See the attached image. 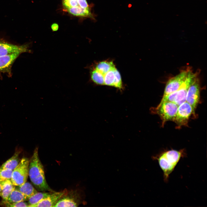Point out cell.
<instances>
[{"mask_svg":"<svg viewBox=\"0 0 207 207\" xmlns=\"http://www.w3.org/2000/svg\"><path fill=\"white\" fill-rule=\"evenodd\" d=\"M38 150V147H36L29 160L28 175L32 182L38 190L54 192L47 182L43 167L39 156Z\"/></svg>","mask_w":207,"mask_h":207,"instance_id":"6da1fadb","label":"cell"},{"mask_svg":"<svg viewBox=\"0 0 207 207\" xmlns=\"http://www.w3.org/2000/svg\"><path fill=\"white\" fill-rule=\"evenodd\" d=\"M184 150H172L164 152L157 158L163 172L164 179L167 181L169 175L174 170L180 159L185 156Z\"/></svg>","mask_w":207,"mask_h":207,"instance_id":"7a4b0ae2","label":"cell"},{"mask_svg":"<svg viewBox=\"0 0 207 207\" xmlns=\"http://www.w3.org/2000/svg\"><path fill=\"white\" fill-rule=\"evenodd\" d=\"M29 162L28 158L23 157L13 170L11 181L15 186L20 185L27 181L28 176Z\"/></svg>","mask_w":207,"mask_h":207,"instance_id":"3957f363","label":"cell"},{"mask_svg":"<svg viewBox=\"0 0 207 207\" xmlns=\"http://www.w3.org/2000/svg\"><path fill=\"white\" fill-rule=\"evenodd\" d=\"M178 106L174 102H166L160 103L155 108V112L160 117L163 126L165 122L175 118Z\"/></svg>","mask_w":207,"mask_h":207,"instance_id":"277c9868","label":"cell"},{"mask_svg":"<svg viewBox=\"0 0 207 207\" xmlns=\"http://www.w3.org/2000/svg\"><path fill=\"white\" fill-rule=\"evenodd\" d=\"M191 70L189 67L182 70L177 75L170 78L167 82L163 96L178 90L185 81Z\"/></svg>","mask_w":207,"mask_h":207,"instance_id":"5b68a950","label":"cell"},{"mask_svg":"<svg viewBox=\"0 0 207 207\" xmlns=\"http://www.w3.org/2000/svg\"><path fill=\"white\" fill-rule=\"evenodd\" d=\"M200 93V82L198 75L189 86L186 96L185 101L191 106L194 114L199 101Z\"/></svg>","mask_w":207,"mask_h":207,"instance_id":"8992f818","label":"cell"},{"mask_svg":"<svg viewBox=\"0 0 207 207\" xmlns=\"http://www.w3.org/2000/svg\"><path fill=\"white\" fill-rule=\"evenodd\" d=\"M193 110L191 106L186 101L178 106L176 116L173 121L179 126L186 125Z\"/></svg>","mask_w":207,"mask_h":207,"instance_id":"52a82bcc","label":"cell"},{"mask_svg":"<svg viewBox=\"0 0 207 207\" xmlns=\"http://www.w3.org/2000/svg\"><path fill=\"white\" fill-rule=\"evenodd\" d=\"M198 74L197 72L193 73L191 70L188 74L184 83L177 91V94L174 102L178 106L186 101V96L189 88Z\"/></svg>","mask_w":207,"mask_h":207,"instance_id":"ba28073f","label":"cell"},{"mask_svg":"<svg viewBox=\"0 0 207 207\" xmlns=\"http://www.w3.org/2000/svg\"><path fill=\"white\" fill-rule=\"evenodd\" d=\"M30 51L27 44L18 45L0 39V56L16 52L22 53Z\"/></svg>","mask_w":207,"mask_h":207,"instance_id":"9c48e42d","label":"cell"},{"mask_svg":"<svg viewBox=\"0 0 207 207\" xmlns=\"http://www.w3.org/2000/svg\"><path fill=\"white\" fill-rule=\"evenodd\" d=\"M21 53L16 52L0 56V72L10 74L12 65Z\"/></svg>","mask_w":207,"mask_h":207,"instance_id":"30bf717a","label":"cell"},{"mask_svg":"<svg viewBox=\"0 0 207 207\" xmlns=\"http://www.w3.org/2000/svg\"><path fill=\"white\" fill-rule=\"evenodd\" d=\"M67 193L66 189L60 192H52L46 198L32 207H54L57 201Z\"/></svg>","mask_w":207,"mask_h":207,"instance_id":"8fae6325","label":"cell"},{"mask_svg":"<svg viewBox=\"0 0 207 207\" xmlns=\"http://www.w3.org/2000/svg\"><path fill=\"white\" fill-rule=\"evenodd\" d=\"M21 150H16L14 155L4 163L0 167L1 169H7L13 170L19 163L21 160L19 155Z\"/></svg>","mask_w":207,"mask_h":207,"instance_id":"7c38bea8","label":"cell"},{"mask_svg":"<svg viewBox=\"0 0 207 207\" xmlns=\"http://www.w3.org/2000/svg\"><path fill=\"white\" fill-rule=\"evenodd\" d=\"M67 193L62 197L54 207H77L78 205V201L74 197L67 195Z\"/></svg>","mask_w":207,"mask_h":207,"instance_id":"4fadbf2b","label":"cell"},{"mask_svg":"<svg viewBox=\"0 0 207 207\" xmlns=\"http://www.w3.org/2000/svg\"><path fill=\"white\" fill-rule=\"evenodd\" d=\"M28 198L17 189H15L10 193L7 199L2 202L8 203H13L28 200Z\"/></svg>","mask_w":207,"mask_h":207,"instance_id":"5bb4252c","label":"cell"},{"mask_svg":"<svg viewBox=\"0 0 207 207\" xmlns=\"http://www.w3.org/2000/svg\"><path fill=\"white\" fill-rule=\"evenodd\" d=\"M66 9L70 14L74 16L91 18L93 17L90 9H84L77 6Z\"/></svg>","mask_w":207,"mask_h":207,"instance_id":"9a60e30c","label":"cell"},{"mask_svg":"<svg viewBox=\"0 0 207 207\" xmlns=\"http://www.w3.org/2000/svg\"><path fill=\"white\" fill-rule=\"evenodd\" d=\"M2 186L1 197L4 200H6L12 191L15 189L11 180H7L0 183Z\"/></svg>","mask_w":207,"mask_h":207,"instance_id":"2e32d148","label":"cell"},{"mask_svg":"<svg viewBox=\"0 0 207 207\" xmlns=\"http://www.w3.org/2000/svg\"><path fill=\"white\" fill-rule=\"evenodd\" d=\"M115 67L113 62L104 61L97 63L94 68L104 77L108 72Z\"/></svg>","mask_w":207,"mask_h":207,"instance_id":"e0dca14e","label":"cell"},{"mask_svg":"<svg viewBox=\"0 0 207 207\" xmlns=\"http://www.w3.org/2000/svg\"><path fill=\"white\" fill-rule=\"evenodd\" d=\"M18 189L28 199L31 196L37 192L32 185L28 182H25L22 184L18 186Z\"/></svg>","mask_w":207,"mask_h":207,"instance_id":"ac0fdd59","label":"cell"},{"mask_svg":"<svg viewBox=\"0 0 207 207\" xmlns=\"http://www.w3.org/2000/svg\"><path fill=\"white\" fill-rule=\"evenodd\" d=\"M38 192L34 194L28 200V207H32L46 198L51 193Z\"/></svg>","mask_w":207,"mask_h":207,"instance_id":"d6986e66","label":"cell"},{"mask_svg":"<svg viewBox=\"0 0 207 207\" xmlns=\"http://www.w3.org/2000/svg\"><path fill=\"white\" fill-rule=\"evenodd\" d=\"M90 76L92 80L95 83L98 85H104L103 76L94 68L91 71Z\"/></svg>","mask_w":207,"mask_h":207,"instance_id":"ffe728a7","label":"cell"},{"mask_svg":"<svg viewBox=\"0 0 207 207\" xmlns=\"http://www.w3.org/2000/svg\"><path fill=\"white\" fill-rule=\"evenodd\" d=\"M116 69L115 67H114L104 75V85L113 86Z\"/></svg>","mask_w":207,"mask_h":207,"instance_id":"44dd1931","label":"cell"},{"mask_svg":"<svg viewBox=\"0 0 207 207\" xmlns=\"http://www.w3.org/2000/svg\"><path fill=\"white\" fill-rule=\"evenodd\" d=\"M13 170L0 169V183L7 180H11Z\"/></svg>","mask_w":207,"mask_h":207,"instance_id":"7402d4cb","label":"cell"},{"mask_svg":"<svg viewBox=\"0 0 207 207\" xmlns=\"http://www.w3.org/2000/svg\"><path fill=\"white\" fill-rule=\"evenodd\" d=\"M113 87L120 90L122 89L123 88L121 76L117 69L115 71V80Z\"/></svg>","mask_w":207,"mask_h":207,"instance_id":"603a6c76","label":"cell"},{"mask_svg":"<svg viewBox=\"0 0 207 207\" xmlns=\"http://www.w3.org/2000/svg\"><path fill=\"white\" fill-rule=\"evenodd\" d=\"M176 94L177 91L163 96L160 103L166 102H174Z\"/></svg>","mask_w":207,"mask_h":207,"instance_id":"cb8c5ba5","label":"cell"},{"mask_svg":"<svg viewBox=\"0 0 207 207\" xmlns=\"http://www.w3.org/2000/svg\"><path fill=\"white\" fill-rule=\"evenodd\" d=\"M1 203H3V205H4L5 206L7 207H28L29 205L28 203L24 202V201L12 204L6 203L2 202Z\"/></svg>","mask_w":207,"mask_h":207,"instance_id":"d4e9b609","label":"cell"},{"mask_svg":"<svg viewBox=\"0 0 207 207\" xmlns=\"http://www.w3.org/2000/svg\"><path fill=\"white\" fill-rule=\"evenodd\" d=\"M62 4L64 7L66 9L70 7L78 6L76 0L62 1Z\"/></svg>","mask_w":207,"mask_h":207,"instance_id":"484cf974","label":"cell"},{"mask_svg":"<svg viewBox=\"0 0 207 207\" xmlns=\"http://www.w3.org/2000/svg\"><path fill=\"white\" fill-rule=\"evenodd\" d=\"M78 5L81 7L85 9H90L86 0H76Z\"/></svg>","mask_w":207,"mask_h":207,"instance_id":"4316f807","label":"cell"},{"mask_svg":"<svg viewBox=\"0 0 207 207\" xmlns=\"http://www.w3.org/2000/svg\"><path fill=\"white\" fill-rule=\"evenodd\" d=\"M51 27L53 31H55L58 30L59 28V26L57 24L54 23L52 24Z\"/></svg>","mask_w":207,"mask_h":207,"instance_id":"83f0119b","label":"cell"},{"mask_svg":"<svg viewBox=\"0 0 207 207\" xmlns=\"http://www.w3.org/2000/svg\"><path fill=\"white\" fill-rule=\"evenodd\" d=\"M2 192V186L1 184L0 183V196H1Z\"/></svg>","mask_w":207,"mask_h":207,"instance_id":"f1b7e54d","label":"cell"},{"mask_svg":"<svg viewBox=\"0 0 207 207\" xmlns=\"http://www.w3.org/2000/svg\"><path fill=\"white\" fill-rule=\"evenodd\" d=\"M69 0H62V1H67Z\"/></svg>","mask_w":207,"mask_h":207,"instance_id":"f546056e","label":"cell"}]
</instances>
